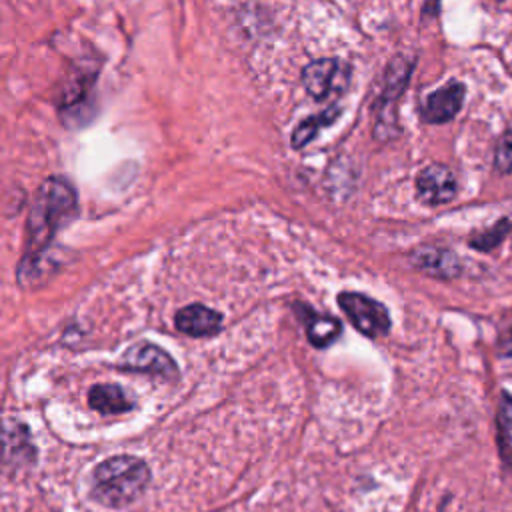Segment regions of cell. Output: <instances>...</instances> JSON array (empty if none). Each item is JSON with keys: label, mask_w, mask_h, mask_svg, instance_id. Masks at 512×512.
Segmentation results:
<instances>
[{"label": "cell", "mask_w": 512, "mask_h": 512, "mask_svg": "<svg viewBox=\"0 0 512 512\" xmlns=\"http://www.w3.org/2000/svg\"><path fill=\"white\" fill-rule=\"evenodd\" d=\"M412 72V60L404 56H394L384 72V88L382 96L378 100V122H376V138L378 140H388L394 138L398 132V122H396V100L402 96L408 78Z\"/></svg>", "instance_id": "cell-3"}, {"label": "cell", "mask_w": 512, "mask_h": 512, "mask_svg": "<svg viewBox=\"0 0 512 512\" xmlns=\"http://www.w3.org/2000/svg\"><path fill=\"white\" fill-rule=\"evenodd\" d=\"M88 404L102 414H122L134 406L132 398L124 392V388L116 384L92 386L88 392Z\"/></svg>", "instance_id": "cell-11"}, {"label": "cell", "mask_w": 512, "mask_h": 512, "mask_svg": "<svg viewBox=\"0 0 512 512\" xmlns=\"http://www.w3.org/2000/svg\"><path fill=\"white\" fill-rule=\"evenodd\" d=\"M150 468L136 456H112L100 462L92 472V498L106 508H124L132 504L148 486Z\"/></svg>", "instance_id": "cell-2"}, {"label": "cell", "mask_w": 512, "mask_h": 512, "mask_svg": "<svg viewBox=\"0 0 512 512\" xmlns=\"http://www.w3.org/2000/svg\"><path fill=\"white\" fill-rule=\"evenodd\" d=\"M496 350L500 356H512V324L500 334L496 342Z\"/></svg>", "instance_id": "cell-17"}, {"label": "cell", "mask_w": 512, "mask_h": 512, "mask_svg": "<svg viewBox=\"0 0 512 512\" xmlns=\"http://www.w3.org/2000/svg\"><path fill=\"white\" fill-rule=\"evenodd\" d=\"M512 232V216H504L502 220H498L496 224H492L490 228L478 232L476 236L470 238V246L474 250H482L488 252L492 248H496L508 234Z\"/></svg>", "instance_id": "cell-14"}, {"label": "cell", "mask_w": 512, "mask_h": 512, "mask_svg": "<svg viewBox=\"0 0 512 512\" xmlns=\"http://www.w3.org/2000/svg\"><path fill=\"white\" fill-rule=\"evenodd\" d=\"M494 168L500 174L512 172V128H508L496 142L494 150Z\"/></svg>", "instance_id": "cell-15"}, {"label": "cell", "mask_w": 512, "mask_h": 512, "mask_svg": "<svg viewBox=\"0 0 512 512\" xmlns=\"http://www.w3.org/2000/svg\"><path fill=\"white\" fill-rule=\"evenodd\" d=\"M338 304L354 328L364 336L378 338L390 330V314L378 300L360 292H342Z\"/></svg>", "instance_id": "cell-4"}, {"label": "cell", "mask_w": 512, "mask_h": 512, "mask_svg": "<svg viewBox=\"0 0 512 512\" xmlns=\"http://www.w3.org/2000/svg\"><path fill=\"white\" fill-rule=\"evenodd\" d=\"M338 114H340V108H338V106H330V108H326L324 112L314 114V116L306 118L304 122H300V124L296 126V130L292 132V146H294V148L306 146L310 140L316 138V134H318L324 126L332 124Z\"/></svg>", "instance_id": "cell-13"}, {"label": "cell", "mask_w": 512, "mask_h": 512, "mask_svg": "<svg viewBox=\"0 0 512 512\" xmlns=\"http://www.w3.org/2000/svg\"><path fill=\"white\" fill-rule=\"evenodd\" d=\"M410 260L418 270L426 272L428 276L442 278V280L456 278L462 272L458 256L446 248H436V246L416 248L410 254Z\"/></svg>", "instance_id": "cell-9"}, {"label": "cell", "mask_w": 512, "mask_h": 512, "mask_svg": "<svg viewBox=\"0 0 512 512\" xmlns=\"http://www.w3.org/2000/svg\"><path fill=\"white\" fill-rule=\"evenodd\" d=\"M348 82V66L336 58H322L310 62L302 70V84L316 100H326L340 94Z\"/></svg>", "instance_id": "cell-5"}, {"label": "cell", "mask_w": 512, "mask_h": 512, "mask_svg": "<svg viewBox=\"0 0 512 512\" xmlns=\"http://www.w3.org/2000/svg\"><path fill=\"white\" fill-rule=\"evenodd\" d=\"M120 368L128 372L152 374L164 380L178 378V366L174 358L168 352H164L160 346L150 342H138L130 346L120 360Z\"/></svg>", "instance_id": "cell-6"}, {"label": "cell", "mask_w": 512, "mask_h": 512, "mask_svg": "<svg viewBox=\"0 0 512 512\" xmlns=\"http://www.w3.org/2000/svg\"><path fill=\"white\" fill-rule=\"evenodd\" d=\"M340 332H342V324L334 316L308 312L306 336H308L312 346L326 348V346H330L340 336Z\"/></svg>", "instance_id": "cell-12"}, {"label": "cell", "mask_w": 512, "mask_h": 512, "mask_svg": "<svg viewBox=\"0 0 512 512\" xmlns=\"http://www.w3.org/2000/svg\"><path fill=\"white\" fill-rule=\"evenodd\" d=\"M498 422L506 436L512 440V396L502 394V400L498 404Z\"/></svg>", "instance_id": "cell-16"}, {"label": "cell", "mask_w": 512, "mask_h": 512, "mask_svg": "<svg viewBox=\"0 0 512 512\" xmlns=\"http://www.w3.org/2000/svg\"><path fill=\"white\" fill-rule=\"evenodd\" d=\"M76 192L64 178H48L40 184L28 216L26 258L44 256L54 234L74 218Z\"/></svg>", "instance_id": "cell-1"}, {"label": "cell", "mask_w": 512, "mask_h": 512, "mask_svg": "<svg viewBox=\"0 0 512 512\" xmlns=\"http://www.w3.org/2000/svg\"><path fill=\"white\" fill-rule=\"evenodd\" d=\"M174 324L180 332L200 338V336L216 334L222 326V316L216 310L206 308L202 304H190V306L178 310Z\"/></svg>", "instance_id": "cell-10"}, {"label": "cell", "mask_w": 512, "mask_h": 512, "mask_svg": "<svg viewBox=\"0 0 512 512\" xmlns=\"http://www.w3.org/2000/svg\"><path fill=\"white\" fill-rule=\"evenodd\" d=\"M466 96V88L464 84L452 80L448 84H444L442 88H438L436 92L428 94V98L422 104V118L424 122L430 124H442L452 120L464 102Z\"/></svg>", "instance_id": "cell-8"}, {"label": "cell", "mask_w": 512, "mask_h": 512, "mask_svg": "<svg viewBox=\"0 0 512 512\" xmlns=\"http://www.w3.org/2000/svg\"><path fill=\"white\" fill-rule=\"evenodd\" d=\"M458 192L454 172L444 164H430L416 176V194L426 204H446Z\"/></svg>", "instance_id": "cell-7"}]
</instances>
